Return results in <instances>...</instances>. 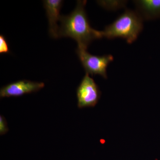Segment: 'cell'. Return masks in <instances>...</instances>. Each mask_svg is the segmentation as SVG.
<instances>
[{
	"label": "cell",
	"instance_id": "cell-1",
	"mask_svg": "<svg viewBox=\"0 0 160 160\" xmlns=\"http://www.w3.org/2000/svg\"><path fill=\"white\" fill-rule=\"evenodd\" d=\"M87 1H78L75 9L68 15L61 16L59 37H69L77 42L78 48L87 49L93 40L103 38L102 31L92 29L85 7Z\"/></svg>",
	"mask_w": 160,
	"mask_h": 160
},
{
	"label": "cell",
	"instance_id": "cell-2",
	"mask_svg": "<svg viewBox=\"0 0 160 160\" xmlns=\"http://www.w3.org/2000/svg\"><path fill=\"white\" fill-rule=\"evenodd\" d=\"M143 27V19L137 12L126 9L102 32L103 37L109 39L122 38L131 44L137 40Z\"/></svg>",
	"mask_w": 160,
	"mask_h": 160
},
{
	"label": "cell",
	"instance_id": "cell-3",
	"mask_svg": "<svg viewBox=\"0 0 160 160\" xmlns=\"http://www.w3.org/2000/svg\"><path fill=\"white\" fill-rule=\"evenodd\" d=\"M76 53L86 73L92 75H99L104 78H107V68L113 60L112 55H93L86 49L78 47L76 49Z\"/></svg>",
	"mask_w": 160,
	"mask_h": 160
},
{
	"label": "cell",
	"instance_id": "cell-4",
	"mask_svg": "<svg viewBox=\"0 0 160 160\" xmlns=\"http://www.w3.org/2000/svg\"><path fill=\"white\" fill-rule=\"evenodd\" d=\"M101 95L98 86L89 74L86 73L77 89L78 107L82 109L94 107Z\"/></svg>",
	"mask_w": 160,
	"mask_h": 160
},
{
	"label": "cell",
	"instance_id": "cell-5",
	"mask_svg": "<svg viewBox=\"0 0 160 160\" xmlns=\"http://www.w3.org/2000/svg\"><path fill=\"white\" fill-rule=\"evenodd\" d=\"M45 86L43 82L21 80L10 83L1 88V98L19 97L28 93L36 92Z\"/></svg>",
	"mask_w": 160,
	"mask_h": 160
},
{
	"label": "cell",
	"instance_id": "cell-6",
	"mask_svg": "<svg viewBox=\"0 0 160 160\" xmlns=\"http://www.w3.org/2000/svg\"><path fill=\"white\" fill-rule=\"evenodd\" d=\"M63 1L62 0H45L43 1L44 6L49 21V33L52 38L59 37V29L58 22L60 21L61 15L60 11Z\"/></svg>",
	"mask_w": 160,
	"mask_h": 160
},
{
	"label": "cell",
	"instance_id": "cell-7",
	"mask_svg": "<svg viewBox=\"0 0 160 160\" xmlns=\"http://www.w3.org/2000/svg\"><path fill=\"white\" fill-rule=\"evenodd\" d=\"M134 2L137 12L143 19L160 18V0H138Z\"/></svg>",
	"mask_w": 160,
	"mask_h": 160
},
{
	"label": "cell",
	"instance_id": "cell-8",
	"mask_svg": "<svg viewBox=\"0 0 160 160\" xmlns=\"http://www.w3.org/2000/svg\"><path fill=\"white\" fill-rule=\"evenodd\" d=\"M9 49L8 43L6 38L2 35H0V53H9Z\"/></svg>",
	"mask_w": 160,
	"mask_h": 160
},
{
	"label": "cell",
	"instance_id": "cell-9",
	"mask_svg": "<svg viewBox=\"0 0 160 160\" xmlns=\"http://www.w3.org/2000/svg\"><path fill=\"white\" fill-rule=\"evenodd\" d=\"M9 131V128L7 126V122L6 118L1 115L0 117V134L3 135L6 134Z\"/></svg>",
	"mask_w": 160,
	"mask_h": 160
}]
</instances>
